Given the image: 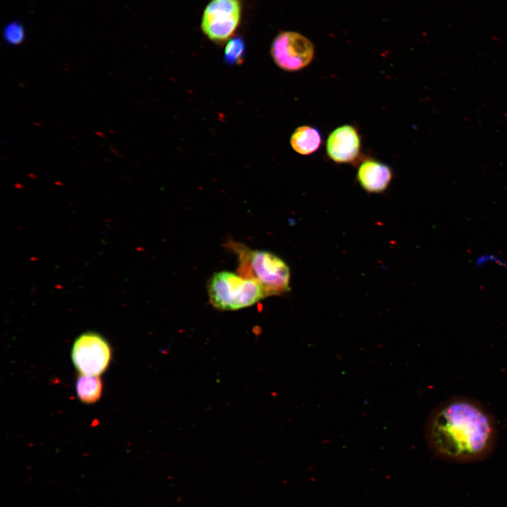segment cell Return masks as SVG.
Segmentation results:
<instances>
[{"instance_id": "4", "label": "cell", "mask_w": 507, "mask_h": 507, "mask_svg": "<svg viewBox=\"0 0 507 507\" xmlns=\"http://www.w3.org/2000/svg\"><path fill=\"white\" fill-rule=\"evenodd\" d=\"M242 12V0H211L204 10L201 29L210 40L225 42L238 27Z\"/></svg>"}, {"instance_id": "9", "label": "cell", "mask_w": 507, "mask_h": 507, "mask_svg": "<svg viewBox=\"0 0 507 507\" xmlns=\"http://www.w3.org/2000/svg\"><path fill=\"white\" fill-rule=\"evenodd\" d=\"M289 142L294 151L301 155H309L320 148L322 137L317 128L303 125L293 132Z\"/></svg>"}, {"instance_id": "2", "label": "cell", "mask_w": 507, "mask_h": 507, "mask_svg": "<svg viewBox=\"0 0 507 507\" xmlns=\"http://www.w3.org/2000/svg\"><path fill=\"white\" fill-rule=\"evenodd\" d=\"M232 244L231 247L238 255L239 275L257 282L266 297L282 295L289 291L290 269L284 260L268 251Z\"/></svg>"}, {"instance_id": "12", "label": "cell", "mask_w": 507, "mask_h": 507, "mask_svg": "<svg viewBox=\"0 0 507 507\" xmlns=\"http://www.w3.org/2000/svg\"><path fill=\"white\" fill-rule=\"evenodd\" d=\"M3 37L6 43L11 46L21 44L25 39V31L22 23L18 20L9 22L4 27Z\"/></svg>"}, {"instance_id": "7", "label": "cell", "mask_w": 507, "mask_h": 507, "mask_svg": "<svg viewBox=\"0 0 507 507\" xmlns=\"http://www.w3.org/2000/svg\"><path fill=\"white\" fill-rule=\"evenodd\" d=\"M361 139L356 128L343 125L332 131L326 142V154L337 163H352L361 154Z\"/></svg>"}, {"instance_id": "10", "label": "cell", "mask_w": 507, "mask_h": 507, "mask_svg": "<svg viewBox=\"0 0 507 507\" xmlns=\"http://www.w3.org/2000/svg\"><path fill=\"white\" fill-rule=\"evenodd\" d=\"M75 387L79 399L84 403H94L101 396L102 382L99 375L80 373Z\"/></svg>"}, {"instance_id": "11", "label": "cell", "mask_w": 507, "mask_h": 507, "mask_svg": "<svg viewBox=\"0 0 507 507\" xmlns=\"http://www.w3.org/2000/svg\"><path fill=\"white\" fill-rule=\"evenodd\" d=\"M246 44L241 37H234L226 44L224 51V62L227 64L239 65L245 56Z\"/></svg>"}, {"instance_id": "6", "label": "cell", "mask_w": 507, "mask_h": 507, "mask_svg": "<svg viewBox=\"0 0 507 507\" xmlns=\"http://www.w3.org/2000/svg\"><path fill=\"white\" fill-rule=\"evenodd\" d=\"M111 349L99 334L92 332L80 334L74 342L71 357L76 369L85 375H99L111 360Z\"/></svg>"}, {"instance_id": "8", "label": "cell", "mask_w": 507, "mask_h": 507, "mask_svg": "<svg viewBox=\"0 0 507 507\" xmlns=\"http://www.w3.org/2000/svg\"><path fill=\"white\" fill-rule=\"evenodd\" d=\"M393 177L391 168L379 161L368 158L359 165L356 179L367 192L380 194L387 190Z\"/></svg>"}, {"instance_id": "1", "label": "cell", "mask_w": 507, "mask_h": 507, "mask_svg": "<svg viewBox=\"0 0 507 507\" xmlns=\"http://www.w3.org/2000/svg\"><path fill=\"white\" fill-rule=\"evenodd\" d=\"M496 427L491 413L479 402L454 397L437 406L425 427L430 451L456 463L481 461L493 451Z\"/></svg>"}, {"instance_id": "3", "label": "cell", "mask_w": 507, "mask_h": 507, "mask_svg": "<svg viewBox=\"0 0 507 507\" xmlns=\"http://www.w3.org/2000/svg\"><path fill=\"white\" fill-rule=\"evenodd\" d=\"M207 292L210 303L219 311L245 308L266 298L257 282L227 270L216 272L211 276Z\"/></svg>"}, {"instance_id": "5", "label": "cell", "mask_w": 507, "mask_h": 507, "mask_svg": "<svg viewBox=\"0 0 507 507\" xmlns=\"http://www.w3.org/2000/svg\"><path fill=\"white\" fill-rule=\"evenodd\" d=\"M270 54L279 68L294 72L305 68L311 63L315 47L313 42L301 33L284 31L273 41Z\"/></svg>"}]
</instances>
